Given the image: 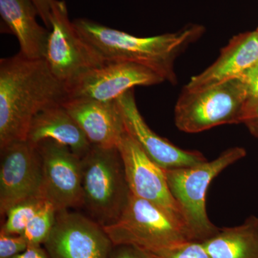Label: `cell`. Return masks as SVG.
<instances>
[{"label":"cell","instance_id":"6da1fadb","mask_svg":"<svg viewBox=\"0 0 258 258\" xmlns=\"http://www.w3.org/2000/svg\"><path fill=\"white\" fill-rule=\"evenodd\" d=\"M69 93L43 59L21 54L0 60V149L27 141L32 120L40 112L62 104Z\"/></svg>","mask_w":258,"mask_h":258},{"label":"cell","instance_id":"7a4b0ae2","mask_svg":"<svg viewBox=\"0 0 258 258\" xmlns=\"http://www.w3.org/2000/svg\"><path fill=\"white\" fill-rule=\"evenodd\" d=\"M73 23L81 36L106 62L142 64L172 84L177 81L174 71L176 59L205 31L203 25L190 24L175 32L140 37L88 19H76Z\"/></svg>","mask_w":258,"mask_h":258},{"label":"cell","instance_id":"3957f363","mask_svg":"<svg viewBox=\"0 0 258 258\" xmlns=\"http://www.w3.org/2000/svg\"><path fill=\"white\" fill-rule=\"evenodd\" d=\"M82 161L83 206L104 226L118 220L129 198L124 167L117 147L91 148Z\"/></svg>","mask_w":258,"mask_h":258},{"label":"cell","instance_id":"277c9868","mask_svg":"<svg viewBox=\"0 0 258 258\" xmlns=\"http://www.w3.org/2000/svg\"><path fill=\"white\" fill-rule=\"evenodd\" d=\"M245 156L243 148L233 147L222 152L215 160L166 170L168 186L179 205L193 241L204 242L220 230L207 214V191L220 173Z\"/></svg>","mask_w":258,"mask_h":258},{"label":"cell","instance_id":"5b68a950","mask_svg":"<svg viewBox=\"0 0 258 258\" xmlns=\"http://www.w3.org/2000/svg\"><path fill=\"white\" fill-rule=\"evenodd\" d=\"M103 227L113 245H132L149 252L192 240L181 219L132 194L118 220Z\"/></svg>","mask_w":258,"mask_h":258},{"label":"cell","instance_id":"8992f818","mask_svg":"<svg viewBox=\"0 0 258 258\" xmlns=\"http://www.w3.org/2000/svg\"><path fill=\"white\" fill-rule=\"evenodd\" d=\"M246 104L247 91L240 78L198 91L183 89L174 108V121L188 134L244 123Z\"/></svg>","mask_w":258,"mask_h":258},{"label":"cell","instance_id":"52a82bcc","mask_svg":"<svg viewBox=\"0 0 258 258\" xmlns=\"http://www.w3.org/2000/svg\"><path fill=\"white\" fill-rule=\"evenodd\" d=\"M42 59L67 90L88 71L106 62L76 30L62 0L52 3L50 34Z\"/></svg>","mask_w":258,"mask_h":258},{"label":"cell","instance_id":"ba28073f","mask_svg":"<svg viewBox=\"0 0 258 258\" xmlns=\"http://www.w3.org/2000/svg\"><path fill=\"white\" fill-rule=\"evenodd\" d=\"M36 147L41 159L42 198L57 212L83 206L81 158L51 139Z\"/></svg>","mask_w":258,"mask_h":258},{"label":"cell","instance_id":"9c48e42d","mask_svg":"<svg viewBox=\"0 0 258 258\" xmlns=\"http://www.w3.org/2000/svg\"><path fill=\"white\" fill-rule=\"evenodd\" d=\"M43 245L50 258H110L114 247L103 226L69 210L57 212Z\"/></svg>","mask_w":258,"mask_h":258},{"label":"cell","instance_id":"30bf717a","mask_svg":"<svg viewBox=\"0 0 258 258\" xmlns=\"http://www.w3.org/2000/svg\"><path fill=\"white\" fill-rule=\"evenodd\" d=\"M0 150V215L5 217L17 204L42 198V164L37 147L28 141L13 142Z\"/></svg>","mask_w":258,"mask_h":258},{"label":"cell","instance_id":"8fae6325","mask_svg":"<svg viewBox=\"0 0 258 258\" xmlns=\"http://www.w3.org/2000/svg\"><path fill=\"white\" fill-rule=\"evenodd\" d=\"M165 82L152 70L128 62H106L91 70L68 88L69 98H86L115 101L137 86H150Z\"/></svg>","mask_w":258,"mask_h":258},{"label":"cell","instance_id":"7c38bea8","mask_svg":"<svg viewBox=\"0 0 258 258\" xmlns=\"http://www.w3.org/2000/svg\"><path fill=\"white\" fill-rule=\"evenodd\" d=\"M117 149L132 195L157 204L184 222L179 205L168 186L165 169L148 157L125 129Z\"/></svg>","mask_w":258,"mask_h":258},{"label":"cell","instance_id":"4fadbf2b","mask_svg":"<svg viewBox=\"0 0 258 258\" xmlns=\"http://www.w3.org/2000/svg\"><path fill=\"white\" fill-rule=\"evenodd\" d=\"M116 102L127 133L162 169L188 167L207 161L198 151L180 149L153 132L139 111L133 89L120 96Z\"/></svg>","mask_w":258,"mask_h":258},{"label":"cell","instance_id":"5bb4252c","mask_svg":"<svg viewBox=\"0 0 258 258\" xmlns=\"http://www.w3.org/2000/svg\"><path fill=\"white\" fill-rule=\"evenodd\" d=\"M93 147L115 148L125 132L116 101L69 98L62 103Z\"/></svg>","mask_w":258,"mask_h":258},{"label":"cell","instance_id":"9a60e30c","mask_svg":"<svg viewBox=\"0 0 258 258\" xmlns=\"http://www.w3.org/2000/svg\"><path fill=\"white\" fill-rule=\"evenodd\" d=\"M258 61V32H244L232 37L222 49L218 58L184 86L198 91L240 77Z\"/></svg>","mask_w":258,"mask_h":258},{"label":"cell","instance_id":"2e32d148","mask_svg":"<svg viewBox=\"0 0 258 258\" xmlns=\"http://www.w3.org/2000/svg\"><path fill=\"white\" fill-rule=\"evenodd\" d=\"M0 15L18 39L19 53L32 60L42 59L50 30L37 23L38 12L32 0H0Z\"/></svg>","mask_w":258,"mask_h":258},{"label":"cell","instance_id":"e0dca14e","mask_svg":"<svg viewBox=\"0 0 258 258\" xmlns=\"http://www.w3.org/2000/svg\"><path fill=\"white\" fill-rule=\"evenodd\" d=\"M47 139L69 147L81 158L92 147L82 129L62 104L44 110L32 120L27 141L36 147Z\"/></svg>","mask_w":258,"mask_h":258},{"label":"cell","instance_id":"ac0fdd59","mask_svg":"<svg viewBox=\"0 0 258 258\" xmlns=\"http://www.w3.org/2000/svg\"><path fill=\"white\" fill-rule=\"evenodd\" d=\"M202 242L211 258H258V217L250 216L242 225L220 228Z\"/></svg>","mask_w":258,"mask_h":258},{"label":"cell","instance_id":"d6986e66","mask_svg":"<svg viewBox=\"0 0 258 258\" xmlns=\"http://www.w3.org/2000/svg\"><path fill=\"white\" fill-rule=\"evenodd\" d=\"M46 203L40 197L29 199L17 204L7 212L6 220L0 232L9 235H22L29 222Z\"/></svg>","mask_w":258,"mask_h":258},{"label":"cell","instance_id":"ffe728a7","mask_svg":"<svg viewBox=\"0 0 258 258\" xmlns=\"http://www.w3.org/2000/svg\"><path fill=\"white\" fill-rule=\"evenodd\" d=\"M57 212L47 202L37 212L22 235L29 245H42L45 243L55 225Z\"/></svg>","mask_w":258,"mask_h":258},{"label":"cell","instance_id":"44dd1931","mask_svg":"<svg viewBox=\"0 0 258 258\" xmlns=\"http://www.w3.org/2000/svg\"><path fill=\"white\" fill-rule=\"evenodd\" d=\"M149 253L155 258H211L203 242L192 240L180 242Z\"/></svg>","mask_w":258,"mask_h":258},{"label":"cell","instance_id":"7402d4cb","mask_svg":"<svg viewBox=\"0 0 258 258\" xmlns=\"http://www.w3.org/2000/svg\"><path fill=\"white\" fill-rule=\"evenodd\" d=\"M238 78L243 82L247 91L246 122L258 107V61Z\"/></svg>","mask_w":258,"mask_h":258},{"label":"cell","instance_id":"603a6c76","mask_svg":"<svg viewBox=\"0 0 258 258\" xmlns=\"http://www.w3.org/2000/svg\"><path fill=\"white\" fill-rule=\"evenodd\" d=\"M23 235H9L0 232V258H11L28 248Z\"/></svg>","mask_w":258,"mask_h":258},{"label":"cell","instance_id":"cb8c5ba5","mask_svg":"<svg viewBox=\"0 0 258 258\" xmlns=\"http://www.w3.org/2000/svg\"><path fill=\"white\" fill-rule=\"evenodd\" d=\"M110 258H154L152 254L132 245L114 246Z\"/></svg>","mask_w":258,"mask_h":258},{"label":"cell","instance_id":"d4e9b609","mask_svg":"<svg viewBox=\"0 0 258 258\" xmlns=\"http://www.w3.org/2000/svg\"><path fill=\"white\" fill-rule=\"evenodd\" d=\"M36 7L39 17L45 24V27L50 29V17L52 3L54 0H32Z\"/></svg>","mask_w":258,"mask_h":258},{"label":"cell","instance_id":"484cf974","mask_svg":"<svg viewBox=\"0 0 258 258\" xmlns=\"http://www.w3.org/2000/svg\"><path fill=\"white\" fill-rule=\"evenodd\" d=\"M11 258H50L45 248L41 245H29L21 253Z\"/></svg>","mask_w":258,"mask_h":258},{"label":"cell","instance_id":"4316f807","mask_svg":"<svg viewBox=\"0 0 258 258\" xmlns=\"http://www.w3.org/2000/svg\"><path fill=\"white\" fill-rule=\"evenodd\" d=\"M244 123L249 129L251 134L258 139V119L249 120Z\"/></svg>","mask_w":258,"mask_h":258},{"label":"cell","instance_id":"83f0119b","mask_svg":"<svg viewBox=\"0 0 258 258\" xmlns=\"http://www.w3.org/2000/svg\"><path fill=\"white\" fill-rule=\"evenodd\" d=\"M252 119H258V107L257 108H256L255 110H254L253 113H252V115H251L250 118H249L247 120Z\"/></svg>","mask_w":258,"mask_h":258},{"label":"cell","instance_id":"f1b7e54d","mask_svg":"<svg viewBox=\"0 0 258 258\" xmlns=\"http://www.w3.org/2000/svg\"><path fill=\"white\" fill-rule=\"evenodd\" d=\"M257 30V31L258 32V28H257V30Z\"/></svg>","mask_w":258,"mask_h":258},{"label":"cell","instance_id":"f546056e","mask_svg":"<svg viewBox=\"0 0 258 258\" xmlns=\"http://www.w3.org/2000/svg\"><path fill=\"white\" fill-rule=\"evenodd\" d=\"M154 258H155V257H154Z\"/></svg>","mask_w":258,"mask_h":258}]
</instances>
